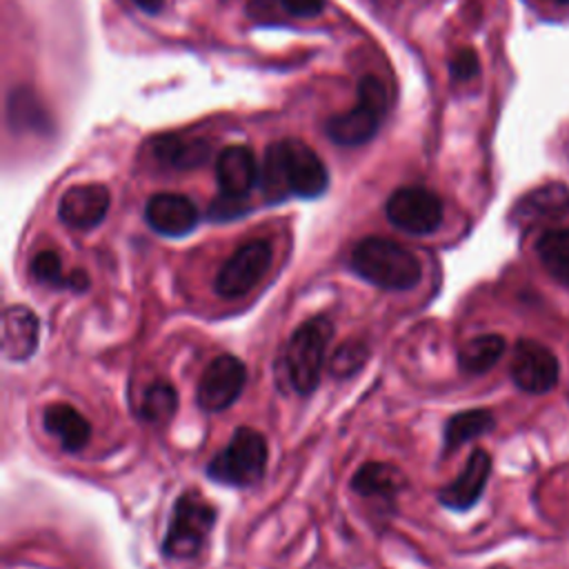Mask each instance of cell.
<instances>
[{
  "instance_id": "obj_16",
  "label": "cell",
  "mask_w": 569,
  "mask_h": 569,
  "mask_svg": "<svg viewBox=\"0 0 569 569\" xmlns=\"http://www.w3.org/2000/svg\"><path fill=\"white\" fill-rule=\"evenodd\" d=\"M42 422H44V429L53 438H58L60 447L69 453L84 449L91 438V425L84 420V416L78 409H73L71 405H64V402L49 405L44 409Z\"/></svg>"
},
{
  "instance_id": "obj_6",
  "label": "cell",
  "mask_w": 569,
  "mask_h": 569,
  "mask_svg": "<svg viewBox=\"0 0 569 569\" xmlns=\"http://www.w3.org/2000/svg\"><path fill=\"white\" fill-rule=\"evenodd\" d=\"M273 258L269 240L258 238L238 247L218 269L213 289L220 298H242L253 291L267 276Z\"/></svg>"
},
{
  "instance_id": "obj_17",
  "label": "cell",
  "mask_w": 569,
  "mask_h": 569,
  "mask_svg": "<svg viewBox=\"0 0 569 569\" xmlns=\"http://www.w3.org/2000/svg\"><path fill=\"white\" fill-rule=\"evenodd\" d=\"M569 209V189L560 182L545 184L531 193H527L518 207L516 216L522 222H538V220H556L562 218Z\"/></svg>"
},
{
  "instance_id": "obj_5",
  "label": "cell",
  "mask_w": 569,
  "mask_h": 569,
  "mask_svg": "<svg viewBox=\"0 0 569 569\" xmlns=\"http://www.w3.org/2000/svg\"><path fill=\"white\" fill-rule=\"evenodd\" d=\"M387 111V89L376 76H365L358 84V104L327 120V136L345 147L369 142Z\"/></svg>"
},
{
  "instance_id": "obj_29",
  "label": "cell",
  "mask_w": 569,
  "mask_h": 569,
  "mask_svg": "<svg viewBox=\"0 0 569 569\" xmlns=\"http://www.w3.org/2000/svg\"><path fill=\"white\" fill-rule=\"evenodd\" d=\"M284 11L298 18H313L322 11L325 0H280Z\"/></svg>"
},
{
  "instance_id": "obj_23",
  "label": "cell",
  "mask_w": 569,
  "mask_h": 569,
  "mask_svg": "<svg viewBox=\"0 0 569 569\" xmlns=\"http://www.w3.org/2000/svg\"><path fill=\"white\" fill-rule=\"evenodd\" d=\"M536 253L558 282L569 287V229H549L536 242Z\"/></svg>"
},
{
  "instance_id": "obj_10",
  "label": "cell",
  "mask_w": 569,
  "mask_h": 569,
  "mask_svg": "<svg viewBox=\"0 0 569 569\" xmlns=\"http://www.w3.org/2000/svg\"><path fill=\"white\" fill-rule=\"evenodd\" d=\"M284 178L289 193L298 198H318L329 184V173L320 156L302 140H282Z\"/></svg>"
},
{
  "instance_id": "obj_11",
  "label": "cell",
  "mask_w": 569,
  "mask_h": 569,
  "mask_svg": "<svg viewBox=\"0 0 569 569\" xmlns=\"http://www.w3.org/2000/svg\"><path fill=\"white\" fill-rule=\"evenodd\" d=\"M109 189L104 184H76L67 189L58 202V218L71 229H93L109 211Z\"/></svg>"
},
{
  "instance_id": "obj_26",
  "label": "cell",
  "mask_w": 569,
  "mask_h": 569,
  "mask_svg": "<svg viewBox=\"0 0 569 569\" xmlns=\"http://www.w3.org/2000/svg\"><path fill=\"white\" fill-rule=\"evenodd\" d=\"M367 356H369V351H367V347L362 342H353V340L342 342L336 349V353L331 356V362H329L331 376L347 378V376L356 373L365 365Z\"/></svg>"
},
{
  "instance_id": "obj_24",
  "label": "cell",
  "mask_w": 569,
  "mask_h": 569,
  "mask_svg": "<svg viewBox=\"0 0 569 569\" xmlns=\"http://www.w3.org/2000/svg\"><path fill=\"white\" fill-rule=\"evenodd\" d=\"M260 184H262V193L269 202H280L287 196H291L289 187H287V178H284L282 140L267 147L262 169H260Z\"/></svg>"
},
{
  "instance_id": "obj_19",
  "label": "cell",
  "mask_w": 569,
  "mask_h": 569,
  "mask_svg": "<svg viewBox=\"0 0 569 569\" xmlns=\"http://www.w3.org/2000/svg\"><path fill=\"white\" fill-rule=\"evenodd\" d=\"M29 271L38 284L49 287V289H71L76 293H82L89 287V276L82 269L64 273L60 256L51 249L36 253L29 264Z\"/></svg>"
},
{
  "instance_id": "obj_18",
  "label": "cell",
  "mask_w": 569,
  "mask_h": 569,
  "mask_svg": "<svg viewBox=\"0 0 569 569\" xmlns=\"http://www.w3.org/2000/svg\"><path fill=\"white\" fill-rule=\"evenodd\" d=\"M407 480L400 469L387 462H365L351 478V489L365 498H385L391 500L402 491Z\"/></svg>"
},
{
  "instance_id": "obj_2",
  "label": "cell",
  "mask_w": 569,
  "mask_h": 569,
  "mask_svg": "<svg viewBox=\"0 0 569 569\" xmlns=\"http://www.w3.org/2000/svg\"><path fill=\"white\" fill-rule=\"evenodd\" d=\"M331 336H333V325L325 316H313L305 320L291 333L284 347V371H287L289 385L298 393L307 396L318 387Z\"/></svg>"
},
{
  "instance_id": "obj_13",
  "label": "cell",
  "mask_w": 569,
  "mask_h": 569,
  "mask_svg": "<svg viewBox=\"0 0 569 569\" xmlns=\"http://www.w3.org/2000/svg\"><path fill=\"white\" fill-rule=\"evenodd\" d=\"M489 471H491L489 453L485 449H473L471 456L467 458L460 476L440 489V493H438L440 505H445L447 509H453V511L471 509L485 491Z\"/></svg>"
},
{
  "instance_id": "obj_14",
  "label": "cell",
  "mask_w": 569,
  "mask_h": 569,
  "mask_svg": "<svg viewBox=\"0 0 569 569\" xmlns=\"http://www.w3.org/2000/svg\"><path fill=\"white\" fill-rule=\"evenodd\" d=\"M216 178L224 196L244 198L260 180V167L253 151L244 144L222 149L216 158Z\"/></svg>"
},
{
  "instance_id": "obj_15",
  "label": "cell",
  "mask_w": 569,
  "mask_h": 569,
  "mask_svg": "<svg viewBox=\"0 0 569 569\" xmlns=\"http://www.w3.org/2000/svg\"><path fill=\"white\" fill-rule=\"evenodd\" d=\"M38 316L24 305H11L2 313V353L7 360H27L38 347Z\"/></svg>"
},
{
  "instance_id": "obj_1",
  "label": "cell",
  "mask_w": 569,
  "mask_h": 569,
  "mask_svg": "<svg viewBox=\"0 0 569 569\" xmlns=\"http://www.w3.org/2000/svg\"><path fill=\"white\" fill-rule=\"evenodd\" d=\"M351 271L385 291H411L422 280V264L405 244L371 236L360 240L349 256Z\"/></svg>"
},
{
  "instance_id": "obj_22",
  "label": "cell",
  "mask_w": 569,
  "mask_h": 569,
  "mask_svg": "<svg viewBox=\"0 0 569 569\" xmlns=\"http://www.w3.org/2000/svg\"><path fill=\"white\" fill-rule=\"evenodd\" d=\"M493 425H496L493 413L487 409H467V411L453 413L445 425V451L449 453L460 445L491 431Z\"/></svg>"
},
{
  "instance_id": "obj_27",
  "label": "cell",
  "mask_w": 569,
  "mask_h": 569,
  "mask_svg": "<svg viewBox=\"0 0 569 569\" xmlns=\"http://www.w3.org/2000/svg\"><path fill=\"white\" fill-rule=\"evenodd\" d=\"M247 211V204L242 202V198H233V196H220L218 200L211 202L209 207V218L213 220H229V218H238Z\"/></svg>"
},
{
  "instance_id": "obj_9",
  "label": "cell",
  "mask_w": 569,
  "mask_h": 569,
  "mask_svg": "<svg viewBox=\"0 0 569 569\" xmlns=\"http://www.w3.org/2000/svg\"><path fill=\"white\" fill-rule=\"evenodd\" d=\"M511 380L527 393H547L556 387L560 365L553 351L536 340H518L511 356Z\"/></svg>"
},
{
  "instance_id": "obj_7",
  "label": "cell",
  "mask_w": 569,
  "mask_h": 569,
  "mask_svg": "<svg viewBox=\"0 0 569 569\" xmlns=\"http://www.w3.org/2000/svg\"><path fill=\"white\" fill-rule=\"evenodd\" d=\"M385 213L400 231L411 236H429L442 222V202L431 189L400 187L389 196Z\"/></svg>"
},
{
  "instance_id": "obj_31",
  "label": "cell",
  "mask_w": 569,
  "mask_h": 569,
  "mask_svg": "<svg viewBox=\"0 0 569 569\" xmlns=\"http://www.w3.org/2000/svg\"><path fill=\"white\" fill-rule=\"evenodd\" d=\"M549 2H558V4H569V0H549Z\"/></svg>"
},
{
  "instance_id": "obj_4",
  "label": "cell",
  "mask_w": 569,
  "mask_h": 569,
  "mask_svg": "<svg viewBox=\"0 0 569 569\" xmlns=\"http://www.w3.org/2000/svg\"><path fill=\"white\" fill-rule=\"evenodd\" d=\"M216 516V507L198 491H184L173 505L169 529L162 540V553L176 560L196 558L213 529Z\"/></svg>"
},
{
  "instance_id": "obj_20",
  "label": "cell",
  "mask_w": 569,
  "mask_h": 569,
  "mask_svg": "<svg viewBox=\"0 0 569 569\" xmlns=\"http://www.w3.org/2000/svg\"><path fill=\"white\" fill-rule=\"evenodd\" d=\"M153 153L158 160L173 169H193L202 164L211 149L204 140H187L180 136H160L153 140Z\"/></svg>"
},
{
  "instance_id": "obj_3",
  "label": "cell",
  "mask_w": 569,
  "mask_h": 569,
  "mask_svg": "<svg viewBox=\"0 0 569 569\" xmlns=\"http://www.w3.org/2000/svg\"><path fill=\"white\" fill-rule=\"evenodd\" d=\"M267 440L251 427H238L231 440L207 465V476L224 487H251L267 467Z\"/></svg>"
},
{
  "instance_id": "obj_30",
  "label": "cell",
  "mask_w": 569,
  "mask_h": 569,
  "mask_svg": "<svg viewBox=\"0 0 569 569\" xmlns=\"http://www.w3.org/2000/svg\"><path fill=\"white\" fill-rule=\"evenodd\" d=\"M142 11H147V13H158L160 9H162V4H164V0H133Z\"/></svg>"
},
{
  "instance_id": "obj_21",
  "label": "cell",
  "mask_w": 569,
  "mask_h": 569,
  "mask_svg": "<svg viewBox=\"0 0 569 569\" xmlns=\"http://www.w3.org/2000/svg\"><path fill=\"white\" fill-rule=\"evenodd\" d=\"M505 353V338L498 333H485L467 340L458 351L460 369L467 373L489 371Z\"/></svg>"
},
{
  "instance_id": "obj_25",
  "label": "cell",
  "mask_w": 569,
  "mask_h": 569,
  "mask_svg": "<svg viewBox=\"0 0 569 569\" xmlns=\"http://www.w3.org/2000/svg\"><path fill=\"white\" fill-rule=\"evenodd\" d=\"M178 409V393L169 382H153L144 389L140 416L147 422H169Z\"/></svg>"
},
{
  "instance_id": "obj_28",
  "label": "cell",
  "mask_w": 569,
  "mask_h": 569,
  "mask_svg": "<svg viewBox=\"0 0 569 569\" xmlns=\"http://www.w3.org/2000/svg\"><path fill=\"white\" fill-rule=\"evenodd\" d=\"M480 64H478V58L471 49H462L456 53V58L451 60V73L456 80H469L478 73Z\"/></svg>"
},
{
  "instance_id": "obj_12",
  "label": "cell",
  "mask_w": 569,
  "mask_h": 569,
  "mask_svg": "<svg viewBox=\"0 0 569 569\" xmlns=\"http://www.w3.org/2000/svg\"><path fill=\"white\" fill-rule=\"evenodd\" d=\"M147 224L167 238H180L196 229L198 209L182 193H156L144 207Z\"/></svg>"
},
{
  "instance_id": "obj_8",
  "label": "cell",
  "mask_w": 569,
  "mask_h": 569,
  "mask_svg": "<svg viewBox=\"0 0 569 569\" xmlns=\"http://www.w3.org/2000/svg\"><path fill=\"white\" fill-rule=\"evenodd\" d=\"M247 382V369L240 358L222 353L213 358L200 376L196 389V402L202 411H222L231 407L242 393Z\"/></svg>"
}]
</instances>
